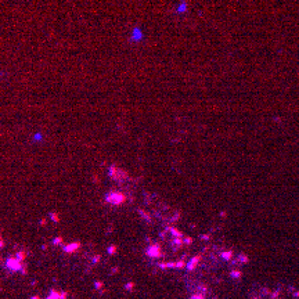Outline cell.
<instances>
[{
  "label": "cell",
  "instance_id": "277c9868",
  "mask_svg": "<svg viewBox=\"0 0 299 299\" xmlns=\"http://www.w3.org/2000/svg\"><path fill=\"white\" fill-rule=\"evenodd\" d=\"M67 298V292H58L56 289H51L50 295L46 299H65Z\"/></svg>",
  "mask_w": 299,
  "mask_h": 299
},
{
  "label": "cell",
  "instance_id": "7402d4cb",
  "mask_svg": "<svg viewBox=\"0 0 299 299\" xmlns=\"http://www.w3.org/2000/svg\"><path fill=\"white\" fill-rule=\"evenodd\" d=\"M98 259H100V256L97 255V256H96V258H93V262H94V263H97V262H98Z\"/></svg>",
  "mask_w": 299,
  "mask_h": 299
},
{
  "label": "cell",
  "instance_id": "2e32d148",
  "mask_svg": "<svg viewBox=\"0 0 299 299\" xmlns=\"http://www.w3.org/2000/svg\"><path fill=\"white\" fill-rule=\"evenodd\" d=\"M231 276H233V277H240V276H241V272H240V270H233V272H231Z\"/></svg>",
  "mask_w": 299,
  "mask_h": 299
},
{
  "label": "cell",
  "instance_id": "d6986e66",
  "mask_svg": "<svg viewBox=\"0 0 299 299\" xmlns=\"http://www.w3.org/2000/svg\"><path fill=\"white\" fill-rule=\"evenodd\" d=\"M101 285H102L101 281H96V288H101Z\"/></svg>",
  "mask_w": 299,
  "mask_h": 299
},
{
  "label": "cell",
  "instance_id": "7c38bea8",
  "mask_svg": "<svg viewBox=\"0 0 299 299\" xmlns=\"http://www.w3.org/2000/svg\"><path fill=\"white\" fill-rule=\"evenodd\" d=\"M139 213L141 215V216H143V219H146V220H151V217H150V215L148 213H147V212H144L143 209H139Z\"/></svg>",
  "mask_w": 299,
  "mask_h": 299
},
{
  "label": "cell",
  "instance_id": "52a82bcc",
  "mask_svg": "<svg viewBox=\"0 0 299 299\" xmlns=\"http://www.w3.org/2000/svg\"><path fill=\"white\" fill-rule=\"evenodd\" d=\"M166 231H169V233L172 234V236L175 237V238H182V237H183V234L180 233V231H179L177 229H175V227H170V226H169L168 229H166Z\"/></svg>",
  "mask_w": 299,
  "mask_h": 299
},
{
  "label": "cell",
  "instance_id": "ac0fdd59",
  "mask_svg": "<svg viewBox=\"0 0 299 299\" xmlns=\"http://www.w3.org/2000/svg\"><path fill=\"white\" fill-rule=\"evenodd\" d=\"M184 242L187 244V245H190V244L192 242V240H191V237H186V240H184Z\"/></svg>",
  "mask_w": 299,
  "mask_h": 299
},
{
  "label": "cell",
  "instance_id": "9a60e30c",
  "mask_svg": "<svg viewBox=\"0 0 299 299\" xmlns=\"http://www.w3.org/2000/svg\"><path fill=\"white\" fill-rule=\"evenodd\" d=\"M61 242H62V238H61V237H56V238H54V241H53L54 245H60Z\"/></svg>",
  "mask_w": 299,
  "mask_h": 299
},
{
  "label": "cell",
  "instance_id": "d4e9b609",
  "mask_svg": "<svg viewBox=\"0 0 299 299\" xmlns=\"http://www.w3.org/2000/svg\"><path fill=\"white\" fill-rule=\"evenodd\" d=\"M31 299H40V298H39V297H32Z\"/></svg>",
  "mask_w": 299,
  "mask_h": 299
},
{
  "label": "cell",
  "instance_id": "5b68a950",
  "mask_svg": "<svg viewBox=\"0 0 299 299\" xmlns=\"http://www.w3.org/2000/svg\"><path fill=\"white\" fill-rule=\"evenodd\" d=\"M79 248H80V244H79V242H72V244H68V245L64 247V252L72 253V252H75V251H78Z\"/></svg>",
  "mask_w": 299,
  "mask_h": 299
},
{
  "label": "cell",
  "instance_id": "ffe728a7",
  "mask_svg": "<svg viewBox=\"0 0 299 299\" xmlns=\"http://www.w3.org/2000/svg\"><path fill=\"white\" fill-rule=\"evenodd\" d=\"M125 288H126V289H132V288H133V284L129 282V284H126V287H125Z\"/></svg>",
  "mask_w": 299,
  "mask_h": 299
},
{
  "label": "cell",
  "instance_id": "6da1fadb",
  "mask_svg": "<svg viewBox=\"0 0 299 299\" xmlns=\"http://www.w3.org/2000/svg\"><path fill=\"white\" fill-rule=\"evenodd\" d=\"M105 201L111 205H121L126 201V195L121 191H110L108 195L105 197Z\"/></svg>",
  "mask_w": 299,
  "mask_h": 299
},
{
  "label": "cell",
  "instance_id": "e0dca14e",
  "mask_svg": "<svg viewBox=\"0 0 299 299\" xmlns=\"http://www.w3.org/2000/svg\"><path fill=\"white\" fill-rule=\"evenodd\" d=\"M191 299H205V297L202 294H194L191 297Z\"/></svg>",
  "mask_w": 299,
  "mask_h": 299
},
{
  "label": "cell",
  "instance_id": "cb8c5ba5",
  "mask_svg": "<svg viewBox=\"0 0 299 299\" xmlns=\"http://www.w3.org/2000/svg\"><path fill=\"white\" fill-rule=\"evenodd\" d=\"M46 224V220H40V226H44Z\"/></svg>",
  "mask_w": 299,
  "mask_h": 299
},
{
  "label": "cell",
  "instance_id": "7a4b0ae2",
  "mask_svg": "<svg viewBox=\"0 0 299 299\" xmlns=\"http://www.w3.org/2000/svg\"><path fill=\"white\" fill-rule=\"evenodd\" d=\"M6 267L11 272H18V270H22L21 266V260H18L17 258H8L6 260Z\"/></svg>",
  "mask_w": 299,
  "mask_h": 299
},
{
  "label": "cell",
  "instance_id": "8992f818",
  "mask_svg": "<svg viewBox=\"0 0 299 299\" xmlns=\"http://www.w3.org/2000/svg\"><path fill=\"white\" fill-rule=\"evenodd\" d=\"M199 259H201V258H199V256H194V258H192L191 260H190V262H188V265H187V270H188V272H192V270L195 269V266L198 265Z\"/></svg>",
  "mask_w": 299,
  "mask_h": 299
},
{
  "label": "cell",
  "instance_id": "ba28073f",
  "mask_svg": "<svg viewBox=\"0 0 299 299\" xmlns=\"http://www.w3.org/2000/svg\"><path fill=\"white\" fill-rule=\"evenodd\" d=\"M183 242H184V240H183V238H173L172 245L175 247V248H179V247L183 245Z\"/></svg>",
  "mask_w": 299,
  "mask_h": 299
},
{
  "label": "cell",
  "instance_id": "4fadbf2b",
  "mask_svg": "<svg viewBox=\"0 0 299 299\" xmlns=\"http://www.w3.org/2000/svg\"><path fill=\"white\" fill-rule=\"evenodd\" d=\"M115 252H117V247H115V245H110V247H108V253H110V255H114Z\"/></svg>",
  "mask_w": 299,
  "mask_h": 299
},
{
  "label": "cell",
  "instance_id": "5bb4252c",
  "mask_svg": "<svg viewBox=\"0 0 299 299\" xmlns=\"http://www.w3.org/2000/svg\"><path fill=\"white\" fill-rule=\"evenodd\" d=\"M184 266H186V263H184V260H183V259H180L179 262L176 263V267H177V269H182V267H184Z\"/></svg>",
  "mask_w": 299,
  "mask_h": 299
},
{
  "label": "cell",
  "instance_id": "8fae6325",
  "mask_svg": "<svg viewBox=\"0 0 299 299\" xmlns=\"http://www.w3.org/2000/svg\"><path fill=\"white\" fill-rule=\"evenodd\" d=\"M140 37H141V32H140V29H137V28H136V29H134V32H133V39H134V40H139Z\"/></svg>",
  "mask_w": 299,
  "mask_h": 299
},
{
  "label": "cell",
  "instance_id": "603a6c76",
  "mask_svg": "<svg viewBox=\"0 0 299 299\" xmlns=\"http://www.w3.org/2000/svg\"><path fill=\"white\" fill-rule=\"evenodd\" d=\"M35 139H36V140H40L42 136H40V134H35Z\"/></svg>",
  "mask_w": 299,
  "mask_h": 299
},
{
  "label": "cell",
  "instance_id": "30bf717a",
  "mask_svg": "<svg viewBox=\"0 0 299 299\" xmlns=\"http://www.w3.org/2000/svg\"><path fill=\"white\" fill-rule=\"evenodd\" d=\"M231 255H233V252H231V251H227V252H223V253H222V258H223L224 260H230V259H231Z\"/></svg>",
  "mask_w": 299,
  "mask_h": 299
},
{
  "label": "cell",
  "instance_id": "3957f363",
  "mask_svg": "<svg viewBox=\"0 0 299 299\" xmlns=\"http://www.w3.org/2000/svg\"><path fill=\"white\" fill-rule=\"evenodd\" d=\"M147 255L150 258H161L162 256V251H161V247L158 244H152L147 248Z\"/></svg>",
  "mask_w": 299,
  "mask_h": 299
},
{
  "label": "cell",
  "instance_id": "44dd1931",
  "mask_svg": "<svg viewBox=\"0 0 299 299\" xmlns=\"http://www.w3.org/2000/svg\"><path fill=\"white\" fill-rule=\"evenodd\" d=\"M201 240H209V236H205V234H202V236H201Z\"/></svg>",
  "mask_w": 299,
  "mask_h": 299
},
{
  "label": "cell",
  "instance_id": "9c48e42d",
  "mask_svg": "<svg viewBox=\"0 0 299 299\" xmlns=\"http://www.w3.org/2000/svg\"><path fill=\"white\" fill-rule=\"evenodd\" d=\"M50 219L54 222V223H58L60 222V216H58V213H56V212H50Z\"/></svg>",
  "mask_w": 299,
  "mask_h": 299
}]
</instances>
